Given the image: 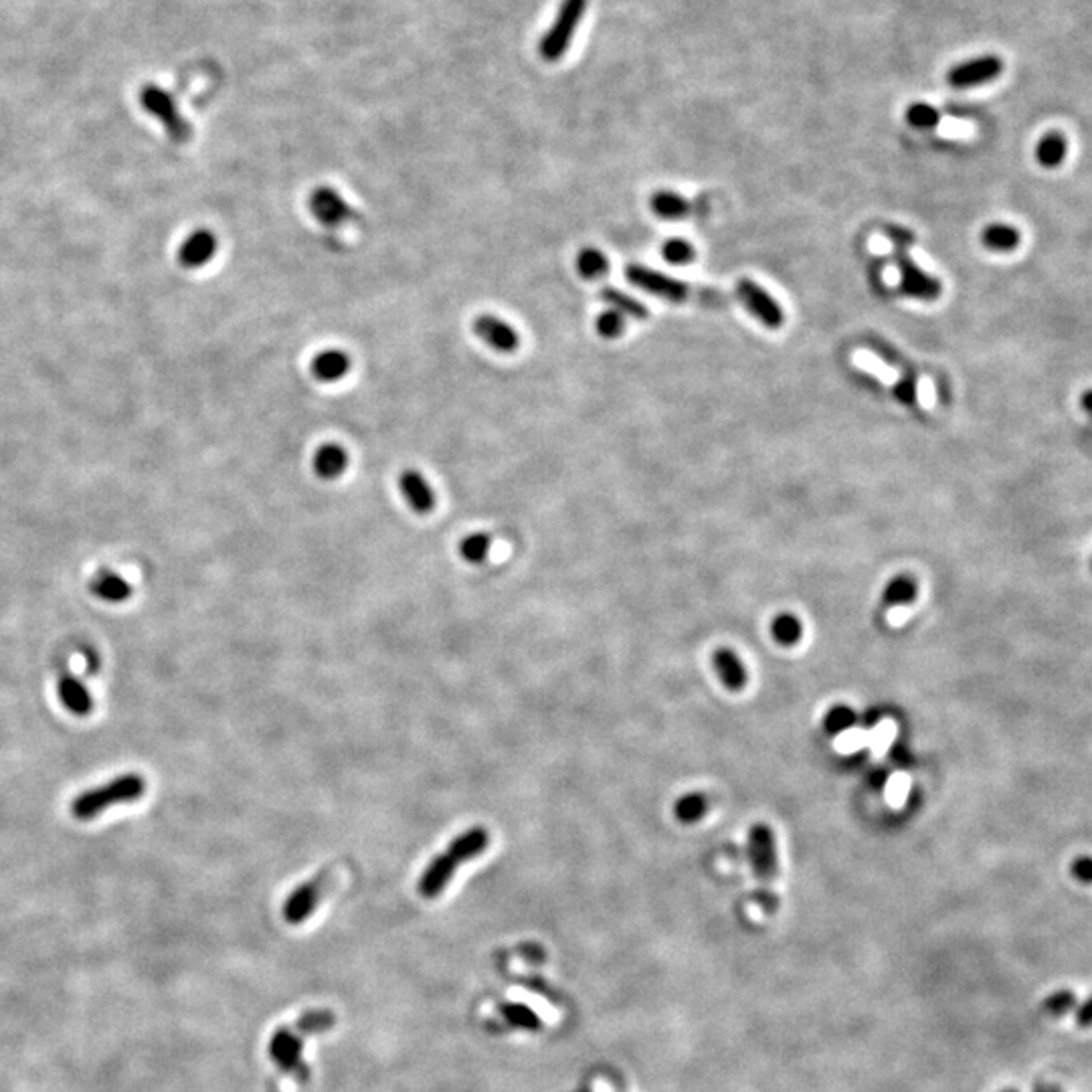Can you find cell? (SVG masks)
<instances>
[{
  "mask_svg": "<svg viewBox=\"0 0 1092 1092\" xmlns=\"http://www.w3.org/2000/svg\"><path fill=\"white\" fill-rule=\"evenodd\" d=\"M625 277H627L629 284H633L636 288H640L651 295L667 299V302H674V304H684V302H690V299H694V302H704L709 306H722V304H727V299H729L725 294H720L718 290L692 288L690 284H686V281H682V279L660 273L656 270H649L645 266H640V263L627 266Z\"/></svg>",
  "mask_w": 1092,
  "mask_h": 1092,
  "instance_id": "obj_1",
  "label": "cell"
},
{
  "mask_svg": "<svg viewBox=\"0 0 1092 1092\" xmlns=\"http://www.w3.org/2000/svg\"><path fill=\"white\" fill-rule=\"evenodd\" d=\"M144 791H146V781L140 777V775L136 773L121 775L118 779H112L101 787L90 789L85 791V794L77 796L72 805V814L77 819H94L112 805L132 803L140 799L144 796Z\"/></svg>",
  "mask_w": 1092,
  "mask_h": 1092,
  "instance_id": "obj_2",
  "label": "cell"
},
{
  "mask_svg": "<svg viewBox=\"0 0 1092 1092\" xmlns=\"http://www.w3.org/2000/svg\"><path fill=\"white\" fill-rule=\"evenodd\" d=\"M888 237L894 245L896 268H898V273H901V290L914 299H923V302H935V299L943 294V286L937 277L928 275L927 272H923L917 266V263L912 261V257L908 253L910 243L914 241L912 233L906 231V229H901V227H890Z\"/></svg>",
  "mask_w": 1092,
  "mask_h": 1092,
  "instance_id": "obj_3",
  "label": "cell"
},
{
  "mask_svg": "<svg viewBox=\"0 0 1092 1092\" xmlns=\"http://www.w3.org/2000/svg\"><path fill=\"white\" fill-rule=\"evenodd\" d=\"M587 3L589 0H562L553 27L544 33L538 45L540 57L544 61L555 63L569 51L579 23L587 12Z\"/></svg>",
  "mask_w": 1092,
  "mask_h": 1092,
  "instance_id": "obj_4",
  "label": "cell"
},
{
  "mask_svg": "<svg viewBox=\"0 0 1092 1092\" xmlns=\"http://www.w3.org/2000/svg\"><path fill=\"white\" fill-rule=\"evenodd\" d=\"M140 103H142V108L150 116L161 121L172 142L176 144L188 142L192 136V128L188 124V120L181 114L174 98L166 90L158 85H144L142 92H140Z\"/></svg>",
  "mask_w": 1092,
  "mask_h": 1092,
  "instance_id": "obj_5",
  "label": "cell"
},
{
  "mask_svg": "<svg viewBox=\"0 0 1092 1092\" xmlns=\"http://www.w3.org/2000/svg\"><path fill=\"white\" fill-rule=\"evenodd\" d=\"M749 860L756 880L769 885L779 874V856L775 845L773 830L765 823H756L749 832Z\"/></svg>",
  "mask_w": 1092,
  "mask_h": 1092,
  "instance_id": "obj_6",
  "label": "cell"
},
{
  "mask_svg": "<svg viewBox=\"0 0 1092 1092\" xmlns=\"http://www.w3.org/2000/svg\"><path fill=\"white\" fill-rule=\"evenodd\" d=\"M308 207L312 217L328 229L342 227L348 221H355L359 217L357 210L352 208L340 192L332 186L314 188L308 199Z\"/></svg>",
  "mask_w": 1092,
  "mask_h": 1092,
  "instance_id": "obj_7",
  "label": "cell"
},
{
  "mask_svg": "<svg viewBox=\"0 0 1092 1092\" xmlns=\"http://www.w3.org/2000/svg\"><path fill=\"white\" fill-rule=\"evenodd\" d=\"M736 295L741 302L749 308V312L754 316L756 320L761 324H765L767 328H781L785 322V314L783 308L779 306V302H775V297L763 290L756 281L753 279H741L736 284Z\"/></svg>",
  "mask_w": 1092,
  "mask_h": 1092,
  "instance_id": "obj_8",
  "label": "cell"
},
{
  "mask_svg": "<svg viewBox=\"0 0 1092 1092\" xmlns=\"http://www.w3.org/2000/svg\"><path fill=\"white\" fill-rule=\"evenodd\" d=\"M1003 72V61L997 55H979L949 69L947 83L955 90H969L997 79Z\"/></svg>",
  "mask_w": 1092,
  "mask_h": 1092,
  "instance_id": "obj_9",
  "label": "cell"
},
{
  "mask_svg": "<svg viewBox=\"0 0 1092 1092\" xmlns=\"http://www.w3.org/2000/svg\"><path fill=\"white\" fill-rule=\"evenodd\" d=\"M473 332L475 337L486 342L491 350L500 352V355H513L520 346L518 330L494 314H480L473 320Z\"/></svg>",
  "mask_w": 1092,
  "mask_h": 1092,
  "instance_id": "obj_10",
  "label": "cell"
},
{
  "mask_svg": "<svg viewBox=\"0 0 1092 1092\" xmlns=\"http://www.w3.org/2000/svg\"><path fill=\"white\" fill-rule=\"evenodd\" d=\"M324 885H326V874H318L316 878L308 880V883L299 885L288 896V901L284 905L286 923L299 925V923L308 921L312 917V912L316 910V906H318L322 901Z\"/></svg>",
  "mask_w": 1092,
  "mask_h": 1092,
  "instance_id": "obj_11",
  "label": "cell"
},
{
  "mask_svg": "<svg viewBox=\"0 0 1092 1092\" xmlns=\"http://www.w3.org/2000/svg\"><path fill=\"white\" fill-rule=\"evenodd\" d=\"M219 241L208 229H197L181 245L179 263L185 270H199L217 255Z\"/></svg>",
  "mask_w": 1092,
  "mask_h": 1092,
  "instance_id": "obj_12",
  "label": "cell"
},
{
  "mask_svg": "<svg viewBox=\"0 0 1092 1092\" xmlns=\"http://www.w3.org/2000/svg\"><path fill=\"white\" fill-rule=\"evenodd\" d=\"M399 490L415 514H431L435 508V491L426 475L417 470H403L399 475Z\"/></svg>",
  "mask_w": 1092,
  "mask_h": 1092,
  "instance_id": "obj_13",
  "label": "cell"
},
{
  "mask_svg": "<svg viewBox=\"0 0 1092 1092\" xmlns=\"http://www.w3.org/2000/svg\"><path fill=\"white\" fill-rule=\"evenodd\" d=\"M460 868V862H457L448 850L444 854L435 856L426 872L419 876V883H417V890L423 898H435L446 890V886L451 883L453 874Z\"/></svg>",
  "mask_w": 1092,
  "mask_h": 1092,
  "instance_id": "obj_14",
  "label": "cell"
},
{
  "mask_svg": "<svg viewBox=\"0 0 1092 1092\" xmlns=\"http://www.w3.org/2000/svg\"><path fill=\"white\" fill-rule=\"evenodd\" d=\"M270 1054L281 1070L299 1072L302 1074V1079H306L304 1077L306 1070L302 1068V1037H299L295 1032L288 1028L275 1032L270 1044Z\"/></svg>",
  "mask_w": 1092,
  "mask_h": 1092,
  "instance_id": "obj_15",
  "label": "cell"
},
{
  "mask_svg": "<svg viewBox=\"0 0 1092 1092\" xmlns=\"http://www.w3.org/2000/svg\"><path fill=\"white\" fill-rule=\"evenodd\" d=\"M350 366L352 360L348 352L332 348V350H322L314 357L310 364V373L318 382H339L350 373Z\"/></svg>",
  "mask_w": 1092,
  "mask_h": 1092,
  "instance_id": "obj_16",
  "label": "cell"
},
{
  "mask_svg": "<svg viewBox=\"0 0 1092 1092\" xmlns=\"http://www.w3.org/2000/svg\"><path fill=\"white\" fill-rule=\"evenodd\" d=\"M348 468V451L340 444H322L314 453V471L320 480H339Z\"/></svg>",
  "mask_w": 1092,
  "mask_h": 1092,
  "instance_id": "obj_17",
  "label": "cell"
},
{
  "mask_svg": "<svg viewBox=\"0 0 1092 1092\" xmlns=\"http://www.w3.org/2000/svg\"><path fill=\"white\" fill-rule=\"evenodd\" d=\"M488 845H490V832L486 827L475 825L457 836L455 840H451L446 850L460 862V864H464V862L482 856L488 850Z\"/></svg>",
  "mask_w": 1092,
  "mask_h": 1092,
  "instance_id": "obj_18",
  "label": "cell"
},
{
  "mask_svg": "<svg viewBox=\"0 0 1092 1092\" xmlns=\"http://www.w3.org/2000/svg\"><path fill=\"white\" fill-rule=\"evenodd\" d=\"M57 694L63 702V707L79 716L90 714L94 709V700L90 690L85 688V684L81 680H77L72 674H61L59 684H57Z\"/></svg>",
  "mask_w": 1092,
  "mask_h": 1092,
  "instance_id": "obj_19",
  "label": "cell"
},
{
  "mask_svg": "<svg viewBox=\"0 0 1092 1092\" xmlns=\"http://www.w3.org/2000/svg\"><path fill=\"white\" fill-rule=\"evenodd\" d=\"M714 667H716V674L722 680V684L727 686L729 690L738 692L745 688L747 684V667L743 666V662L738 660V656L734 654L732 649L727 647H720L714 651Z\"/></svg>",
  "mask_w": 1092,
  "mask_h": 1092,
  "instance_id": "obj_20",
  "label": "cell"
},
{
  "mask_svg": "<svg viewBox=\"0 0 1092 1092\" xmlns=\"http://www.w3.org/2000/svg\"><path fill=\"white\" fill-rule=\"evenodd\" d=\"M981 243L995 253H1012L1021 243V235L1008 223H994L981 231Z\"/></svg>",
  "mask_w": 1092,
  "mask_h": 1092,
  "instance_id": "obj_21",
  "label": "cell"
},
{
  "mask_svg": "<svg viewBox=\"0 0 1092 1092\" xmlns=\"http://www.w3.org/2000/svg\"><path fill=\"white\" fill-rule=\"evenodd\" d=\"M1068 152L1066 136L1062 132H1046L1036 146V161L1044 168H1056L1064 163Z\"/></svg>",
  "mask_w": 1092,
  "mask_h": 1092,
  "instance_id": "obj_22",
  "label": "cell"
},
{
  "mask_svg": "<svg viewBox=\"0 0 1092 1092\" xmlns=\"http://www.w3.org/2000/svg\"><path fill=\"white\" fill-rule=\"evenodd\" d=\"M92 591H94V595L103 599V601H110V603L126 601V599L132 595V587H130L128 580L121 579L120 575H116L112 571L98 573V577L92 580Z\"/></svg>",
  "mask_w": 1092,
  "mask_h": 1092,
  "instance_id": "obj_23",
  "label": "cell"
},
{
  "mask_svg": "<svg viewBox=\"0 0 1092 1092\" xmlns=\"http://www.w3.org/2000/svg\"><path fill=\"white\" fill-rule=\"evenodd\" d=\"M651 210L666 221H678L690 213V201L672 190H660L651 197Z\"/></svg>",
  "mask_w": 1092,
  "mask_h": 1092,
  "instance_id": "obj_24",
  "label": "cell"
},
{
  "mask_svg": "<svg viewBox=\"0 0 1092 1092\" xmlns=\"http://www.w3.org/2000/svg\"><path fill=\"white\" fill-rule=\"evenodd\" d=\"M917 595H919L917 580L908 575H898L886 585L885 595H883V605H885V609H894L898 605H910L914 599H917Z\"/></svg>",
  "mask_w": 1092,
  "mask_h": 1092,
  "instance_id": "obj_25",
  "label": "cell"
},
{
  "mask_svg": "<svg viewBox=\"0 0 1092 1092\" xmlns=\"http://www.w3.org/2000/svg\"><path fill=\"white\" fill-rule=\"evenodd\" d=\"M601 299L607 302L615 312H620L622 316H629L633 320H647L649 318V310L640 304L638 299H633L631 295L623 294L622 290H615V288H605L601 292Z\"/></svg>",
  "mask_w": 1092,
  "mask_h": 1092,
  "instance_id": "obj_26",
  "label": "cell"
},
{
  "mask_svg": "<svg viewBox=\"0 0 1092 1092\" xmlns=\"http://www.w3.org/2000/svg\"><path fill=\"white\" fill-rule=\"evenodd\" d=\"M771 631H773L775 642H777V644L783 645V647H791V645H796V644L801 640L803 627H801V622L796 618V615L781 613V615H777V618L773 620Z\"/></svg>",
  "mask_w": 1092,
  "mask_h": 1092,
  "instance_id": "obj_27",
  "label": "cell"
},
{
  "mask_svg": "<svg viewBox=\"0 0 1092 1092\" xmlns=\"http://www.w3.org/2000/svg\"><path fill=\"white\" fill-rule=\"evenodd\" d=\"M577 270L585 279H599L609 272V259L595 248L580 250L577 255Z\"/></svg>",
  "mask_w": 1092,
  "mask_h": 1092,
  "instance_id": "obj_28",
  "label": "cell"
},
{
  "mask_svg": "<svg viewBox=\"0 0 1092 1092\" xmlns=\"http://www.w3.org/2000/svg\"><path fill=\"white\" fill-rule=\"evenodd\" d=\"M709 812V799L702 794H688L678 799L674 814L682 823H696Z\"/></svg>",
  "mask_w": 1092,
  "mask_h": 1092,
  "instance_id": "obj_29",
  "label": "cell"
},
{
  "mask_svg": "<svg viewBox=\"0 0 1092 1092\" xmlns=\"http://www.w3.org/2000/svg\"><path fill=\"white\" fill-rule=\"evenodd\" d=\"M490 551H491V536L486 533H473L466 536L460 544V555L464 557V560L471 562V565H482V562H486Z\"/></svg>",
  "mask_w": 1092,
  "mask_h": 1092,
  "instance_id": "obj_30",
  "label": "cell"
},
{
  "mask_svg": "<svg viewBox=\"0 0 1092 1092\" xmlns=\"http://www.w3.org/2000/svg\"><path fill=\"white\" fill-rule=\"evenodd\" d=\"M500 1014L504 1016V1019L508 1021V1024L514 1026V1028L531 1030V1032H535V1030L540 1028L538 1016H536L531 1008L522 1006V1003H508V1006L502 1008Z\"/></svg>",
  "mask_w": 1092,
  "mask_h": 1092,
  "instance_id": "obj_31",
  "label": "cell"
},
{
  "mask_svg": "<svg viewBox=\"0 0 1092 1092\" xmlns=\"http://www.w3.org/2000/svg\"><path fill=\"white\" fill-rule=\"evenodd\" d=\"M1074 1008H1077V994H1074L1072 990L1054 992L1042 1003V1012L1050 1017H1062L1068 1012H1072Z\"/></svg>",
  "mask_w": 1092,
  "mask_h": 1092,
  "instance_id": "obj_32",
  "label": "cell"
},
{
  "mask_svg": "<svg viewBox=\"0 0 1092 1092\" xmlns=\"http://www.w3.org/2000/svg\"><path fill=\"white\" fill-rule=\"evenodd\" d=\"M595 330L601 339H607V340L620 339L625 330V316H622L620 312H615L613 308L605 310L603 314L597 316Z\"/></svg>",
  "mask_w": 1092,
  "mask_h": 1092,
  "instance_id": "obj_33",
  "label": "cell"
},
{
  "mask_svg": "<svg viewBox=\"0 0 1092 1092\" xmlns=\"http://www.w3.org/2000/svg\"><path fill=\"white\" fill-rule=\"evenodd\" d=\"M906 120H908V124L914 126V128L928 130V128L939 126L941 114H939V110L932 108V105L923 103V101H917V103H912L910 108L906 110Z\"/></svg>",
  "mask_w": 1092,
  "mask_h": 1092,
  "instance_id": "obj_34",
  "label": "cell"
},
{
  "mask_svg": "<svg viewBox=\"0 0 1092 1092\" xmlns=\"http://www.w3.org/2000/svg\"><path fill=\"white\" fill-rule=\"evenodd\" d=\"M856 714L848 707H834L823 718V729L830 734H840L856 725Z\"/></svg>",
  "mask_w": 1092,
  "mask_h": 1092,
  "instance_id": "obj_35",
  "label": "cell"
},
{
  "mask_svg": "<svg viewBox=\"0 0 1092 1092\" xmlns=\"http://www.w3.org/2000/svg\"><path fill=\"white\" fill-rule=\"evenodd\" d=\"M662 255L666 261L676 263V266H682V263H690L696 257V251L688 241L670 239L662 245Z\"/></svg>",
  "mask_w": 1092,
  "mask_h": 1092,
  "instance_id": "obj_36",
  "label": "cell"
},
{
  "mask_svg": "<svg viewBox=\"0 0 1092 1092\" xmlns=\"http://www.w3.org/2000/svg\"><path fill=\"white\" fill-rule=\"evenodd\" d=\"M334 1024V1016L328 1012H312L306 1014L302 1019H299V1024L295 1026L299 1034H308V1032H324L328 1028H332Z\"/></svg>",
  "mask_w": 1092,
  "mask_h": 1092,
  "instance_id": "obj_37",
  "label": "cell"
},
{
  "mask_svg": "<svg viewBox=\"0 0 1092 1092\" xmlns=\"http://www.w3.org/2000/svg\"><path fill=\"white\" fill-rule=\"evenodd\" d=\"M1070 872L1074 878L1079 880L1081 885H1092V858L1090 856L1077 858L1072 862Z\"/></svg>",
  "mask_w": 1092,
  "mask_h": 1092,
  "instance_id": "obj_38",
  "label": "cell"
},
{
  "mask_svg": "<svg viewBox=\"0 0 1092 1092\" xmlns=\"http://www.w3.org/2000/svg\"><path fill=\"white\" fill-rule=\"evenodd\" d=\"M1074 1021H1077V1026L1082 1030L1092 1028V994L1081 1003L1079 1010L1074 1012Z\"/></svg>",
  "mask_w": 1092,
  "mask_h": 1092,
  "instance_id": "obj_39",
  "label": "cell"
},
{
  "mask_svg": "<svg viewBox=\"0 0 1092 1092\" xmlns=\"http://www.w3.org/2000/svg\"><path fill=\"white\" fill-rule=\"evenodd\" d=\"M1081 407H1082V411H1084L1086 415L1092 417V389H1088V391H1084V393L1081 395Z\"/></svg>",
  "mask_w": 1092,
  "mask_h": 1092,
  "instance_id": "obj_40",
  "label": "cell"
},
{
  "mask_svg": "<svg viewBox=\"0 0 1092 1092\" xmlns=\"http://www.w3.org/2000/svg\"><path fill=\"white\" fill-rule=\"evenodd\" d=\"M1034 1092H1062V1088L1059 1084H1048V1082H1040L1034 1086Z\"/></svg>",
  "mask_w": 1092,
  "mask_h": 1092,
  "instance_id": "obj_41",
  "label": "cell"
},
{
  "mask_svg": "<svg viewBox=\"0 0 1092 1092\" xmlns=\"http://www.w3.org/2000/svg\"><path fill=\"white\" fill-rule=\"evenodd\" d=\"M1001 1092H1017V1090H1016V1088H1006V1090H1001Z\"/></svg>",
  "mask_w": 1092,
  "mask_h": 1092,
  "instance_id": "obj_42",
  "label": "cell"
},
{
  "mask_svg": "<svg viewBox=\"0 0 1092 1092\" xmlns=\"http://www.w3.org/2000/svg\"><path fill=\"white\" fill-rule=\"evenodd\" d=\"M1090 569H1092V562H1090Z\"/></svg>",
  "mask_w": 1092,
  "mask_h": 1092,
  "instance_id": "obj_43",
  "label": "cell"
}]
</instances>
